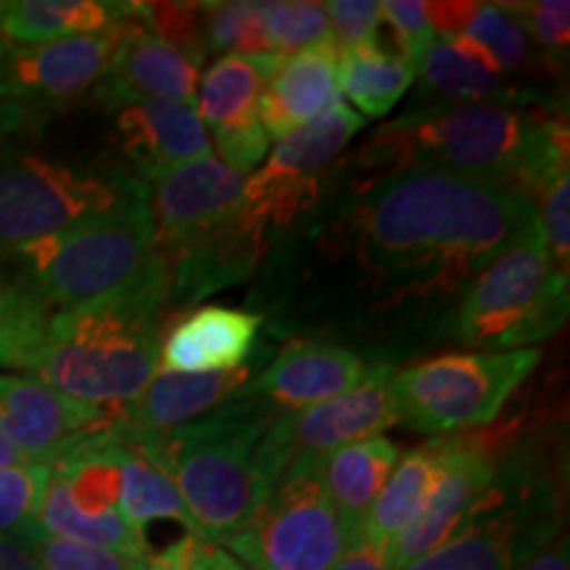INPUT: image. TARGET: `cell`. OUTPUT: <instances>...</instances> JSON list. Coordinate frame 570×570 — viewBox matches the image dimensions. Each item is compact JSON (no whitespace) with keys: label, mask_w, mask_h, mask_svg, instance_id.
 Returning a JSON list of instances; mask_svg holds the SVG:
<instances>
[{"label":"cell","mask_w":570,"mask_h":570,"mask_svg":"<svg viewBox=\"0 0 570 570\" xmlns=\"http://www.w3.org/2000/svg\"><path fill=\"white\" fill-rule=\"evenodd\" d=\"M537 217L523 190L407 169L370 188L338 219V238L370 281L402 296L458 294Z\"/></svg>","instance_id":"cell-1"},{"label":"cell","mask_w":570,"mask_h":570,"mask_svg":"<svg viewBox=\"0 0 570 570\" xmlns=\"http://www.w3.org/2000/svg\"><path fill=\"white\" fill-rule=\"evenodd\" d=\"M356 159L375 180L436 169L508 185L537 202L541 190L568 175V125L515 104L444 106L402 114L381 127Z\"/></svg>","instance_id":"cell-2"},{"label":"cell","mask_w":570,"mask_h":570,"mask_svg":"<svg viewBox=\"0 0 570 570\" xmlns=\"http://www.w3.org/2000/svg\"><path fill=\"white\" fill-rule=\"evenodd\" d=\"M275 417L256 399H235L164 436L127 431L180 491L198 537L217 544L244 531L273 489L259 444Z\"/></svg>","instance_id":"cell-3"},{"label":"cell","mask_w":570,"mask_h":570,"mask_svg":"<svg viewBox=\"0 0 570 570\" xmlns=\"http://www.w3.org/2000/svg\"><path fill=\"white\" fill-rule=\"evenodd\" d=\"M167 304L169 283H156L80 309L56 312L32 360V377L96 407L132 402L159 370L161 312Z\"/></svg>","instance_id":"cell-4"},{"label":"cell","mask_w":570,"mask_h":570,"mask_svg":"<svg viewBox=\"0 0 570 570\" xmlns=\"http://www.w3.org/2000/svg\"><path fill=\"white\" fill-rule=\"evenodd\" d=\"M3 262V259H0ZM51 315L169 283L146 194L6 256Z\"/></svg>","instance_id":"cell-5"},{"label":"cell","mask_w":570,"mask_h":570,"mask_svg":"<svg viewBox=\"0 0 570 570\" xmlns=\"http://www.w3.org/2000/svg\"><path fill=\"white\" fill-rule=\"evenodd\" d=\"M568 320V275L552 267L539 214L499 252L462 296L458 338L470 346L531 348Z\"/></svg>","instance_id":"cell-6"},{"label":"cell","mask_w":570,"mask_h":570,"mask_svg":"<svg viewBox=\"0 0 570 570\" xmlns=\"http://www.w3.org/2000/svg\"><path fill=\"white\" fill-rule=\"evenodd\" d=\"M537 348L454 352L417 362L391 377L399 423L449 436L497 420L512 391L537 370Z\"/></svg>","instance_id":"cell-7"},{"label":"cell","mask_w":570,"mask_h":570,"mask_svg":"<svg viewBox=\"0 0 570 570\" xmlns=\"http://www.w3.org/2000/svg\"><path fill=\"white\" fill-rule=\"evenodd\" d=\"M146 190V183L125 173L98 175L35 154L0 151V259Z\"/></svg>","instance_id":"cell-8"},{"label":"cell","mask_w":570,"mask_h":570,"mask_svg":"<svg viewBox=\"0 0 570 570\" xmlns=\"http://www.w3.org/2000/svg\"><path fill=\"white\" fill-rule=\"evenodd\" d=\"M252 570H333L352 544L323 481V460H298L277 475L252 523L225 541Z\"/></svg>","instance_id":"cell-9"},{"label":"cell","mask_w":570,"mask_h":570,"mask_svg":"<svg viewBox=\"0 0 570 570\" xmlns=\"http://www.w3.org/2000/svg\"><path fill=\"white\" fill-rule=\"evenodd\" d=\"M362 127L365 119L341 101L277 140L262 167L244 180L235 225L256 244L267 246L269 235L315 209L327 173Z\"/></svg>","instance_id":"cell-10"},{"label":"cell","mask_w":570,"mask_h":570,"mask_svg":"<svg viewBox=\"0 0 570 570\" xmlns=\"http://www.w3.org/2000/svg\"><path fill=\"white\" fill-rule=\"evenodd\" d=\"M389 365L370 367L365 381L346 394L317 407L275 417L259 444V458L269 481H277L291 462L325 460L336 449L381 436L391 425H399V410L391 391Z\"/></svg>","instance_id":"cell-11"},{"label":"cell","mask_w":570,"mask_h":570,"mask_svg":"<svg viewBox=\"0 0 570 570\" xmlns=\"http://www.w3.org/2000/svg\"><path fill=\"white\" fill-rule=\"evenodd\" d=\"M117 46V24L96 35H77L40 46L0 38V101L21 117H46L90 96L101 82Z\"/></svg>","instance_id":"cell-12"},{"label":"cell","mask_w":570,"mask_h":570,"mask_svg":"<svg viewBox=\"0 0 570 570\" xmlns=\"http://www.w3.org/2000/svg\"><path fill=\"white\" fill-rule=\"evenodd\" d=\"M281 56H219L202 75L194 109L214 140L223 164L240 177L267 159L269 135L259 122V101Z\"/></svg>","instance_id":"cell-13"},{"label":"cell","mask_w":570,"mask_h":570,"mask_svg":"<svg viewBox=\"0 0 570 570\" xmlns=\"http://www.w3.org/2000/svg\"><path fill=\"white\" fill-rule=\"evenodd\" d=\"M244 180L214 156L159 177L148 190V209L164 259L173 262L227 230L240 212Z\"/></svg>","instance_id":"cell-14"},{"label":"cell","mask_w":570,"mask_h":570,"mask_svg":"<svg viewBox=\"0 0 570 570\" xmlns=\"http://www.w3.org/2000/svg\"><path fill=\"white\" fill-rule=\"evenodd\" d=\"M554 531L558 520L544 518L533 504L518 502L494 481L452 539L399 570H515L550 544Z\"/></svg>","instance_id":"cell-15"},{"label":"cell","mask_w":570,"mask_h":570,"mask_svg":"<svg viewBox=\"0 0 570 570\" xmlns=\"http://www.w3.org/2000/svg\"><path fill=\"white\" fill-rule=\"evenodd\" d=\"M117 415L109 407L77 402L32 375L0 373V436L32 465H51L88 433Z\"/></svg>","instance_id":"cell-16"},{"label":"cell","mask_w":570,"mask_h":570,"mask_svg":"<svg viewBox=\"0 0 570 570\" xmlns=\"http://www.w3.org/2000/svg\"><path fill=\"white\" fill-rule=\"evenodd\" d=\"M444 470L417 518L386 547L389 568L399 570L444 544L468 523L491 483L497 465L465 436H444Z\"/></svg>","instance_id":"cell-17"},{"label":"cell","mask_w":570,"mask_h":570,"mask_svg":"<svg viewBox=\"0 0 570 570\" xmlns=\"http://www.w3.org/2000/svg\"><path fill=\"white\" fill-rule=\"evenodd\" d=\"M198 63L146 30L127 13L117 21V46L101 82L90 92L92 101L125 109L142 101L194 104Z\"/></svg>","instance_id":"cell-18"},{"label":"cell","mask_w":570,"mask_h":570,"mask_svg":"<svg viewBox=\"0 0 570 570\" xmlns=\"http://www.w3.org/2000/svg\"><path fill=\"white\" fill-rule=\"evenodd\" d=\"M111 148L140 183H156L185 164L214 156L194 104L142 101L117 111Z\"/></svg>","instance_id":"cell-19"},{"label":"cell","mask_w":570,"mask_h":570,"mask_svg":"<svg viewBox=\"0 0 570 570\" xmlns=\"http://www.w3.org/2000/svg\"><path fill=\"white\" fill-rule=\"evenodd\" d=\"M367 370L365 360L352 348L306 338L291 341L248 381L240 399H256L277 415H294L360 386Z\"/></svg>","instance_id":"cell-20"},{"label":"cell","mask_w":570,"mask_h":570,"mask_svg":"<svg viewBox=\"0 0 570 570\" xmlns=\"http://www.w3.org/2000/svg\"><path fill=\"white\" fill-rule=\"evenodd\" d=\"M417 98L404 114L465 104L529 101L531 92L512 85L487 48L468 35L436 40L415 69Z\"/></svg>","instance_id":"cell-21"},{"label":"cell","mask_w":570,"mask_h":570,"mask_svg":"<svg viewBox=\"0 0 570 570\" xmlns=\"http://www.w3.org/2000/svg\"><path fill=\"white\" fill-rule=\"evenodd\" d=\"M254 375V362L227 373H156L148 386L125 404L119 417L138 436H164L240 399Z\"/></svg>","instance_id":"cell-22"},{"label":"cell","mask_w":570,"mask_h":570,"mask_svg":"<svg viewBox=\"0 0 570 570\" xmlns=\"http://www.w3.org/2000/svg\"><path fill=\"white\" fill-rule=\"evenodd\" d=\"M262 315L230 306H202L161 338V373L204 375L238 370L254 352Z\"/></svg>","instance_id":"cell-23"},{"label":"cell","mask_w":570,"mask_h":570,"mask_svg":"<svg viewBox=\"0 0 570 570\" xmlns=\"http://www.w3.org/2000/svg\"><path fill=\"white\" fill-rule=\"evenodd\" d=\"M336 104H341L338 46L327 42L285 56L262 92L259 122L269 140H281Z\"/></svg>","instance_id":"cell-24"},{"label":"cell","mask_w":570,"mask_h":570,"mask_svg":"<svg viewBox=\"0 0 570 570\" xmlns=\"http://www.w3.org/2000/svg\"><path fill=\"white\" fill-rule=\"evenodd\" d=\"M399 460V449L386 436L354 441L323 460V481L348 539L365 533V518Z\"/></svg>","instance_id":"cell-25"},{"label":"cell","mask_w":570,"mask_h":570,"mask_svg":"<svg viewBox=\"0 0 570 570\" xmlns=\"http://www.w3.org/2000/svg\"><path fill=\"white\" fill-rule=\"evenodd\" d=\"M117 460H119V512L130 523V529L146 541L148 525L154 523H177L185 533H196L194 520L185 510L180 491L175 483L156 468L146 449L132 439L127 425L117 415ZM202 539V537H198Z\"/></svg>","instance_id":"cell-26"},{"label":"cell","mask_w":570,"mask_h":570,"mask_svg":"<svg viewBox=\"0 0 570 570\" xmlns=\"http://www.w3.org/2000/svg\"><path fill=\"white\" fill-rule=\"evenodd\" d=\"M444 436H433L396 460L365 518V533L370 539L389 547L417 518L444 470Z\"/></svg>","instance_id":"cell-27"},{"label":"cell","mask_w":570,"mask_h":570,"mask_svg":"<svg viewBox=\"0 0 570 570\" xmlns=\"http://www.w3.org/2000/svg\"><path fill=\"white\" fill-rule=\"evenodd\" d=\"M127 3L104 0H19L0 17V38L19 46H40L77 35L109 30L125 17Z\"/></svg>","instance_id":"cell-28"},{"label":"cell","mask_w":570,"mask_h":570,"mask_svg":"<svg viewBox=\"0 0 570 570\" xmlns=\"http://www.w3.org/2000/svg\"><path fill=\"white\" fill-rule=\"evenodd\" d=\"M415 82V67L377 38L367 46L338 48V88L362 119H381Z\"/></svg>","instance_id":"cell-29"},{"label":"cell","mask_w":570,"mask_h":570,"mask_svg":"<svg viewBox=\"0 0 570 570\" xmlns=\"http://www.w3.org/2000/svg\"><path fill=\"white\" fill-rule=\"evenodd\" d=\"M262 21L275 56H294L333 42L325 3L315 0H267L259 3Z\"/></svg>","instance_id":"cell-30"},{"label":"cell","mask_w":570,"mask_h":570,"mask_svg":"<svg viewBox=\"0 0 570 570\" xmlns=\"http://www.w3.org/2000/svg\"><path fill=\"white\" fill-rule=\"evenodd\" d=\"M204 48L206 56H265L269 48L259 3H204Z\"/></svg>","instance_id":"cell-31"},{"label":"cell","mask_w":570,"mask_h":570,"mask_svg":"<svg viewBox=\"0 0 570 570\" xmlns=\"http://www.w3.org/2000/svg\"><path fill=\"white\" fill-rule=\"evenodd\" d=\"M465 35L475 42H481L491 59L497 61V67L508 77L539 59L529 35L523 32L520 21L512 17L504 3H481Z\"/></svg>","instance_id":"cell-32"},{"label":"cell","mask_w":570,"mask_h":570,"mask_svg":"<svg viewBox=\"0 0 570 570\" xmlns=\"http://www.w3.org/2000/svg\"><path fill=\"white\" fill-rule=\"evenodd\" d=\"M48 465L0 468V537L30 529L46 494Z\"/></svg>","instance_id":"cell-33"},{"label":"cell","mask_w":570,"mask_h":570,"mask_svg":"<svg viewBox=\"0 0 570 570\" xmlns=\"http://www.w3.org/2000/svg\"><path fill=\"white\" fill-rule=\"evenodd\" d=\"M30 539L35 554H38L40 566L46 570H146V560L130 558V554L101 550V547L77 544V541L48 537L35 529L21 531Z\"/></svg>","instance_id":"cell-34"},{"label":"cell","mask_w":570,"mask_h":570,"mask_svg":"<svg viewBox=\"0 0 570 570\" xmlns=\"http://www.w3.org/2000/svg\"><path fill=\"white\" fill-rule=\"evenodd\" d=\"M537 46L541 61L558 67L566 59L570 42V3L568 0H531V3H504Z\"/></svg>","instance_id":"cell-35"},{"label":"cell","mask_w":570,"mask_h":570,"mask_svg":"<svg viewBox=\"0 0 570 570\" xmlns=\"http://www.w3.org/2000/svg\"><path fill=\"white\" fill-rule=\"evenodd\" d=\"M381 17L394 35V53L417 69L428 48L439 40L428 21L423 0H386L381 3Z\"/></svg>","instance_id":"cell-36"},{"label":"cell","mask_w":570,"mask_h":570,"mask_svg":"<svg viewBox=\"0 0 570 570\" xmlns=\"http://www.w3.org/2000/svg\"><path fill=\"white\" fill-rule=\"evenodd\" d=\"M537 214L544 233L552 267L568 275L570 269V177L562 175L537 196Z\"/></svg>","instance_id":"cell-37"},{"label":"cell","mask_w":570,"mask_h":570,"mask_svg":"<svg viewBox=\"0 0 570 570\" xmlns=\"http://www.w3.org/2000/svg\"><path fill=\"white\" fill-rule=\"evenodd\" d=\"M146 570H246L244 562L235 560L223 547L212 544L185 533L159 552H148Z\"/></svg>","instance_id":"cell-38"},{"label":"cell","mask_w":570,"mask_h":570,"mask_svg":"<svg viewBox=\"0 0 570 570\" xmlns=\"http://www.w3.org/2000/svg\"><path fill=\"white\" fill-rule=\"evenodd\" d=\"M333 42L338 48L367 46L381 38V3L377 0H331L325 3Z\"/></svg>","instance_id":"cell-39"},{"label":"cell","mask_w":570,"mask_h":570,"mask_svg":"<svg viewBox=\"0 0 570 570\" xmlns=\"http://www.w3.org/2000/svg\"><path fill=\"white\" fill-rule=\"evenodd\" d=\"M479 6L481 3H462V0H458V3H452V0L441 3V0H436V3H425V13L436 38L449 40L458 38V35H465Z\"/></svg>","instance_id":"cell-40"},{"label":"cell","mask_w":570,"mask_h":570,"mask_svg":"<svg viewBox=\"0 0 570 570\" xmlns=\"http://www.w3.org/2000/svg\"><path fill=\"white\" fill-rule=\"evenodd\" d=\"M333 570H391L389 568V558H386V547L377 544L362 533L360 539H354L352 544L346 547V552L341 554L338 566Z\"/></svg>","instance_id":"cell-41"},{"label":"cell","mask_w":570,"mask_h":570,"mask_svg":"<svg viewBox=\"0 0 570 570\" xmlns=\"http://www.w3.org/2000/svg\"><path fill=\"white\" fill-rule=\"evenodd\" d=\"M0 570H46L24 533L0 537Z\"/></svg>","instance_id":"cell-42"},{"label":"cell","mask_w":570,"mask_h":570,"mask_svg":"<svg viewBox=\"0 0 570 570\" xmlns=\"http://www.w3.org/2000/svg\"><path fill=\"white\" fill-rule=\"evenodd\" d=\"M515 570H570L568 541L552 539L550 544H544L539 552H533L531 558L520 562Z\"/></svg>","instance_id":"cell-43"},{"label":"cell","mask_w":570,"mask_h":570,"mask_svg":"<svg viewBox=\"0 0 570 570\" xmlns=\"http://www.w3.org/2000/svg\"><path fill=\"white\" fill-rule=\"evenodd\" d=\"M21 125H27V119L21 117V111H17L13 106L0 101V146H3V140L9 138L11 132H17Z\"/></svg>","instance_id":"cell-44"},{"label":"cell","mask_w":570,"mask_h":570,"mask_svg":"<svg viewBox=\"0 0 570 570\" xmlns=\"http://www.w3.org/2000/svg\"><path fill=\"white\" fill-rule=\"evenodd\" d=\"M17 465H32V462H27L24 454H21L11 441L0 436V468H17Z\"/></svg>","instance_id":"cell-45"},{"label":"cell","mask_w":570,"mask_h":570,"mask_svg":"<svg viewBox=\"0 0 570 570\" xmlns=\"http://www.w3.org/2000/svg\"><path fill=\"white\" fill-rule=\"evenodd\" d=\"M6 6H9V3H0V17H3V11H6Z\"/></svg>","instance_id":"cell-46"}]
</instances>
